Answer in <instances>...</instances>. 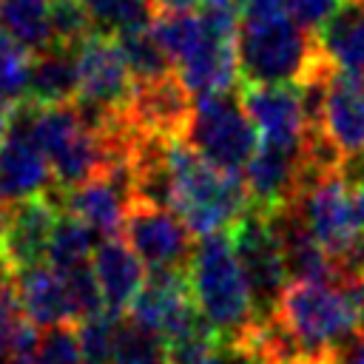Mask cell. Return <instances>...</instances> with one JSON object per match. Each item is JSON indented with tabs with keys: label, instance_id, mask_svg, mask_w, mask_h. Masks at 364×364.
<instances>
[{
	"label": "cell",
	"instance_id": "cell-1",
	"mask_svg": "<svg viewBox=\"0 0 364 364\" xmlns=\"http://www.w3.org/2000/svg\"><path fill=\"white\" fill-rule=\"evenodd\" d=\"M168 156L173 171V210L193 236L228 230L247 210L245 173H228L210 165L185 136L168 139Z\"/></svg>",
	"mask_w": 364,
	"mask_h": 364
},
{
	"label": "cell",
	"instance_id": "cell-2",
	"mask_svg": "<svg viewBox=\"0 0 364 364\" xmlns=\"http://www.w3.org/2000/svg\"><path fill=\"white\" fill-rule=\"evenodd\" d=\"M236 54L242 82L299 85L324 60L316 34L299 26L287 9L273 14H242Z\"/></svg>",
	"mask_w": 364,
	"mask_h": 364
},
{
	"label": "cell",
	"instance_id": "cell-3",
	"mask_svg": "<svg viewBox=\"0 0 364 364\" xmlns=\"http://www.w3.org/2000/svg\"><path fill=\"white\" fill-rule=\"evenodd\" d=\"M188 282L199 313L219 330L225 341L239 338L259 318L228 230L199 236L188 262Z\"/></svg>",
	"mask_w": 364,
	"mask_h": 364
},
{
	"label": "cell",
	"instance_id": "cell-4",
	"mask_svg": "<svg viewBox=\"0 0 364 364\" xmlns=\"http://www.w3.org/2000/svg\"><path fill=\"white\" fill-rule=\"evenodd\" d=\"M299 210L313 230V236L324 245V250L338 264V279L364 273V250H361V228L355 216L353 185L341 171L316 176L299 193Z\"/></svg>",
	"mask_w": 364,
	"mask_h": 364
},
{
	"label": "cell",
	"instance_id": "cell-5",
	"mask_svg": "<svg viewBox=\"0 0 364 364\" xmlns=\"http://www.w3.org/2000/svg\"><path fill=\"white\" fill-rule=\"evenodd\" d=\"M34 134L51 165L57 191H71L105 168V142L100 131L85 122L77 102L40 105Z\"/></svg>",
	"mask_w": 364,
	"mask_h": 364
},
{
	"label": "cell",
	"instance_id": "cell-6",
	"mask_svg": "<svg viewBox=\"0 0 364 364\" xmlns=\"http://www.w3.org/2000/svg\"><path fill=\"white\" fill-rule=\"evenodd\" d=\"M185 142L193 145L210 165L228 173H245V165L259 148V131L239 94H199L193 100V117L188 122Z\"/></svg>",
	"mask_w": 364,
	"mask_h": 364
},
{
	"label": "cell",
	"instance_id": "cell-7",
	"mask_svg": "<svg viewBox=\"0 0 364 364\" xmlns=\"http://www.w3.org/2000/svg\"><path fill=\"white\" fill-rule=\"evenodd\" d=\"M77 108L91 128L122 114L134 94V74L114 34L94 31L77 46Z\"/></svg>",
	"mask_w": 364,
	"mask_h": 364
},
{
	"label": "cell",
	"instance_id": "cell-8",
	"mask_svg": "<svg viewBox=\"0 0 364 364\" xmlns=\"http://www.w3.org/2000/svg\"><path fill=\"white\" fill-rule=\"evenodd\" d=\"M230 245L236 250V259L242 264V273L247 279V287L253 293V304L259 318L273 316L276 304L290 282L282 242L270 225V219L253 208H247L230 228H228Z\"/></svg>",
	"mask_w": 364,
	"mask_h": 364
},
{
	"label": "cell",
	"instance_id": "cell-9",
	"mask_svg": "<svg viewBox=\"0 0 364 364\" xmlns=\"http://www.w3.org/2000/svg\"><path fill=\"white\" fill-rule=\"evenodd\" d=\"M37 108L26 97L11 105V122L0 142V210L54 188L51 165L34 134Z\"/></svg>",
	"mask_w": 364,
	"mask_h": 364
},
{
	"label": "cell",
	"instance_id": "cell-10",
	"mask_svg": "<svg viewBox=\"0 0 364 364\" xmlns=\"http://www.w3.org/2000/svg\"><path fill=\"white\" fill-rule=\"evenodd\" d=\"M60 213L57 188L0 210V264L11 279L48 262V242Z\"/></svg>",
	"mask_w": 364,
	"mask_h": 364
},
{
	"label": "cell",
	"instance_id": "cell-11",
	"mask_svg": "<svg viewBox=\"0 0 364 364\" xmlns=\"http://www.w3.org/2000/svg\"><path fill=\"white\" fill-rule=\"evenodd\" d=\"M122 233L148 270H188L193 256V230L173 208L134 199L125 213Z\"/></svg>",
	"mask_w": 364,
	"mask_h": 364
},
{
	"label": "cell",
	"instance_id": "cell-12",
	"mask_svg": "<svg viewBox=\"0 0 364 364\" xmlns=\"http://www.w3.org/2000/svg\"><path fill=\"white\" fill-rule=\"evenodd\" d=\"M63 210L80 216L88 228H94L100 236H117L125 225V213L134 202V168L128 162L105 165L97 176L88 182L57 191Z\"/></svg>",
	"mask_w": 364,
	"mask_h": 364
},
{
	"label": "cell",
	"instance_id": "cell-13",
	"mask_svg": "<svg viewBox=\"0 0 364 364\" xmlns=\"http://www.w3.org/2000/svg\"><path fill=\"white\" fill-rule=\"evenodd\" d=\"M193 100L196 97L176 71L151 80H136L125 117L145 136L176 139L188 131V122L193 117Z\"/></svg>",
	"mask_w": 364,
	"mask_h": 364
},
{
	"label": "cell",
	"instance_id": "cell-14",
	"mask_svg": "<svg viewBox=\"0 0 364 364\" xmlns=\"http://www.w3.org/2000/svg\"><path fill=\"white\" fill-rule=\"evenodd\" d=\"M242 105L247 117L253 119L259 139L284 145V148H301L307 134L304 105L299 85L293 82H242L239 88Z\"/></svg>",
	"mask_w": 364,
	"mask_h": 364
},
{
	"label": "cell",
	"instance_id": "cell-15",
	"mask_svg": "<svg viewBox=\"0 0 364 364\" xmlns=\"http://www.w3.org/2000/svg\"><path fill=\"white\" fill-rule=\"evenodd\" d=\"M301 148L262 142L245 165V185L250 202L247 208L270 216L293 205L301 193Z\"/></svg>",
	"mask_w": 364,
	"mask_h": 364
},
{
	"label": "cell",
	"instance_id": "cell-16",
	"mask_svg": "<svg viewBox=\"0 0 364 364\" xmlns=\"http://www.w3.org/2000/svg\"><path fill=\"white\" fill-rule=\"evenodd\" d=\"M91 267L102 287L105 310L125 316L134 296L148 279V267L142 264V259L119 236H102V242L94 247Z\"/></svg>",
	"mask_w": 364,
	"mask_h": 364
},
{
	"label": "cell",
	"instance_id": "cell-17",
	"mask_svg": "<svg viewBox=\"0 0 364 364\" xmlns=\"http://www.w3.org/2000/svg\"><path fill=\"white\" fill-rule=\"evenodd\" d=\"M321 131L336 142L344 159L364 154V85L358 74L333 71Z\"/></svg>",
	"mask_w": 364,
	"mask_h": 364
},
{
	"label": "cell",
	"instance_id": "cell-18",
	"mask_svg": "<svg viewBox=\"0 0 364 364\" xmlns=\"http://www.w3.org/2000/svg\"><path fill=\"white\" fill-rule=\"evenodd\" d=\"M11 282H14L17 301H20L23 313H26V318L31 324L48 330V327H60V324H74L77 321L65 276L57 267L37 264V267L14 276Z\"/></svg>",
	"mask_w": 364,
	"mask_h": 364
},
{
	"label": "cell",
	"instance_id": "cell-19",
	"mask_svg": "<svg viewBox=\"0 0 364 364\" xmlns=\"http://www.w3.org/2000/svg\"><path fill=\"white\" fill-rule=\"evenodd\" d=\"M80 91L77 80V48L65 46H48L37 54H31V68H28V85H26V100L37 105H60V102H74Z\"/></svg>",
	"mask_w": 364,
	"mask_h": 364
},
{
	"label": "cell",
	"instance_id": "cell-20",
	"mask_svg": "<svg viewBox=\"0 0 364 364\" xmlns=\"http://www.w3.org/2000/svg\"><path fill=\"white\" fill-rule=\"evenodd\" d=\"M316 43L338 71L361 74L364 71V3L344 0L330 14V20L316 31Z\"/></svg>",
	"mask_w": 364,
	"mask_h": 364
},
{
	"label": "cell",
	"instance_id": "cell-21",
	"mask_svg": "<svg viewBox=\"0 0 364 364\" xmlns=\"http://www.w3.org/2000/svg\"><path fill=\"white\" fill-rule=\"evenodd\" d=\"M48 3L51 0H0V31L20 43L28 54L54 46Z\"/></svg>",
	"mask_w": 364,
	"mask_h": 364
},
{
	"label": "cell",
	"instance_id": "cell-22",
	"mask_svg": "<svg viewBox=\"0 0 364 364\" xmlns=\"http://www.w3.org/2000/svg\"><path fill=\"white\" fill-rule=\"evenodd\" d=\"M94 233L97 230L88 228L80 216L63 210L57 225H54L51 242H48V264L63 273V270H71L77 264L91 262V256H94Z\"/></svg>",
	"mask_w": 364,
	"mask_h": 364
},
{
	"label": "cell",
	"instance_id": "cell-23",
	"mask_svg": "<svg viewBox=\"0 0 364 364\" xmlns=\"http://www.w3.org/2000/svg\"><path fill=\"white\" fill-rule=\"evenodd\" d=\"M82 6L91 14L94 31L114 37L136 28H151L156 14L154 0H82Z\"/></svg>",
	"mask_w": 364,
	"mask_h": 364
},
{
	"label": "cell",
	"instance_id": "cell-24",
	"mask_svg": "<svg viewBox=\"0 0 364 364\" xmlns=\"http://www.w3.org/2000/svg\"><path fill=\"white\" fill-rule=\"evenodd\" d=\"M117 40L122 46V54L131 65L134 80H151V77H162V74L176 71L173 60L168 57V51L156 40L154 28L125 31V34H117Z\"/></svg>",
	"mask_w": 364,
	"mask_h": 364
},
{
	"label": "cell",
	"instance_id": "cell-25",
	"mask_svg": "<svg viewBox=\"0 0 364 364\" xmlns=\"http://www.w3.org/2000/svg\"><path fill=\"white\" fill-rule=\"evenodd\" d=\"M154 34L162 43V48L168 51V57L173 60V65H179L205 37V23L202 17L191 14V11H159L154 17Z\"/></svg>",
	"mask_w": 364,
	"mask_h": 364
},
{
	"label": "cell",
	"instance_id": "cell-26",
	"mask_svg": "<svg viewBox=\"0 0 364 364\" xmlns=\"http://www.w3.org/2000/svg\"><path fill=\"white\" fill-rule=\"evenodd\" d=\"M119 313H97L91 318L77 321V338L85 364H114L117 358V336H119Z\"/></svg>",
	"mask_w": 364,
	"mask_h": 364
},
{
	"label": "cell",
	"instance_id": "cell-27",
	"mask_svg": "<svg viewBox=\"0 0 364 364\" xmlns=\"http://www.w3.org/2000/svg\"><path fill=\"white\" fill-rule=\"evenodd\" d=\"M48 20H51L54 46L77 48L88 34H94V23H91V14L85 11L82 0H51Z\"/></svg>",
	"mask_w": 364,
	"mask_h": 364
},
{
	"label": "cell",
	"instance_id": "cell-28",
	"mask_svg": "<svg viewBox=\"0 0 364 364\" xmlns=\"http://www.w3.org/2000/svg\"><path fill=\"white\" fill-rule=\"evenodd\" d=\"M63 276H65V284H68V296H71V307H74L77 321L91 318V316L105 310L102 287L97 282V273H94L91 262L77 264L71 270H63Z\"/></svg>",
	"mask_w": 364,
	"mask_h": 364
},
{
	"label": "cell",
	"instance_id": "cell-29",
	"mask_svg": "<svg viewBox=\"0 0 364 364\" xmlns=\"http://www.w3.org/2000/svg\"><path fill=\"white\" fill-rule=\"evenodd\" d=\"M28 68H31V54L0 31V97L20 100L28 85Z\"/></svg>",
	"mask_w": 364,
	"mask_h": 364
},
{
	"label": "cell",
	"instance_id": "cell-30",
	"mask_svg": "<svg viewBox=\"0 0 364 364\" xmlns=\"http://www.w3.org/2000/svg\"><path fill=\"white\" fill-rule=\"evenodd\" d=\"M31 364H85L80 338H77V327H71V324L48 327L46 336L37 341Z\"/></svg>",
	"mask_w": 364,
	"mask_h": 364
},
{
	"label": "cell",
	"instance_id": "cell-31",
	"mask_svg": "<svg viewBox=\"0 0 364 364\" xmlns=\"http://www.w3.org/2000/svg\"><path fill=\"white\" fill-rule=\"evenodd\" d=\"M341 3L344 0H287V11L293 14V20L299 26H304L307 31L316 34Z\"/></svg>",
	"mask_w": 364,
	"mask_h": 364
},
{
	"label": "cell",
	"instance_id": "cell-32",
	"mask_svg": "<svg viewBox=\"0 0 364 364\" xmlns=\"http://www.w3.org/2000/svg\"><path fill=\"white\" fill-rule=\"evenodd\" d=\"M193 364H247V358L230 344V341H219V344H213L208 353H202Z\"/></svg>",
	"mask_w": 364,
	"mask_h": 364
},
{
	"label": "cell",
	"instance_id": "cell-33",
	"mask_svg": "<svg viewBox=\"0 0 364 364\" xmlns=\"http://www.w3.org/2000/svg\"><path fill=\"white\" fill-rule=\"evenodd\" d=\"M287 0H245V11L242 14H273V11H284Z\"/></svg>",
	"mask_w": 364,
	"mask_h": 364
},
{
	"label": "cell",
	"instance_id": "cell-34",
	"mask_svg": "<svg viewBox=\"0 0 364 364\" xmlns=\"http://www.w3.org/2000/svg\"><path fill=\"white\" fill-rule=\"evenodd\" d=\"M156 11H193L202 6V0H154Z\"/></svg>",
	"mask_w": 364,
	"mask_h": 364
},
{
	"label": "cell",
	"instance_id": "cell-35",
	"mask_svg": "<svg viewBox=\"0 0 364 364\" xmlns=\"http://www.w3.org/2000/svg\"><path fill=\"white\" fill-rule=\"evenodd\" d=\"M355 196V216H358V228H361V250H364V182L353 188Z\"/></svg>",
	"mask_w": 364,
	"mask_h": 364
},
{
	"label": "cell",
	"instance_id": "cell-36",
	"mask_svg": "<svg viewBox=\"0 0 364 364\" xmlns=\"http://www.w3.org/2000/svg\"><path fill=\"white\" fill-rule=\"evenodd\" d=\"M11 105H14V100L0 97V142H3V136L9 131V122H11Z\"/></svg>",
	"mask_w": 364,
	"mask_h": 364
},
{
	"label": "cell",
	"instance_id": "cell-37",
	"mask_svg": "<svg viewBox=\"0 0 364 364\" xmlns=\"http://www.w3.org/2000/svg\"><path fill=\"white\" fill-rule=\"evenodd\" d=\"M361 85H364V71H361Z\"/></svg>",
	"mask_w": 364,
	"mask_h": 364
},
{
	"label": "cell",
	"instance_id": "cell-38",
	"mask_svg": "<svg viewBox=\"0 0 364 364\" xmlns=\"http://www.w3.org/2000/svg\"><path fill=\"white\" fill-rule=\"evenodd\" d=\"M361 3H364V0H361Z\"/></svg>",
	"mask_w": 364,
	"mask_h": 364
}]
</instances>
